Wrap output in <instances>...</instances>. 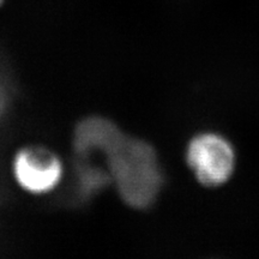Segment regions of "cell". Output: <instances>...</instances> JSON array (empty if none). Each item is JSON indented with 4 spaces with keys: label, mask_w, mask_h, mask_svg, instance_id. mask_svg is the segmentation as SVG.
<instances>
[{
    "label": "cell",
    "mask_w": 259,
    "mask_h": 259,
    "mask_svg": "<svg viewBox=\"0 0 259 259\" xmlns=\"http://www.w3.org/2000/svg\"><path fill=\"white\" fill-rule=\"evenodd\" d=\"M105 156L109 177L122 200L136 209L151 205L163 183L154 148L121 132Z\"/></svg>",
    "instance_id": "cell-1"
},
{
    "label": "cell",
    "mask_w": 259,
    "mask_h": 259,
    "mask_svg": "<svg viewBox=\"0 0 259 259\" xmlns=\"http://www.w3.org/2000/svg\"><path fill=\"white\" fill-rule=\"evenodd\" d=\"M187 163L202 185L216 187L225 184L234 170V150L221 136L200 135L189 144Z\"/></svg>",
    "instance_id": "cell-2"
},
{
    "label": "cell",
    "mask_w": 259,
    "mask_h": 259,
    "mask_svg": "<svg viewBox=\"0 0 259 259\" xmlns=\"http://www.w3.org/2000/svg\"><path fill=\"white\" fill-rule=\"evenodd\" d=\"M14 177L19 186L32 194H44L59 185L64 174L60 158L40 147L21 149L12 163Z\"/></svg>",
    "instance_id": "cell-3"
},
{
    "label": "cell",
    "mask_w": 259,
    "mask_h": 259,
    "mask_svg": "<svg viewBox=\"0 0 259 259\" xmlns=\"http://www.w3.org/2000/svg\"><path fill=\"white\" fill-rule=\"evenodd\" d=\"M121 131L112 121L103 118H88L78 124L74 134L77 153L87 157L92 154H103L114 143Z\"/></svg>",
    "instance_id": "cell-4"
},
{
    "label": "cell",
    "mask_w": 259,
    "mask_h": 259,
    "mask_svg": "<svg viewBox=\"0 0 259 259\" xmlns=\"http://www.w3.org/2000/svg\"><path fill=\"white\" fill-rule=\"evenodd\" d=\"M3 3H4V0H0V5H2Z\"/></svg>",
    "instance_id": "cell-5"
}]
</instances>
